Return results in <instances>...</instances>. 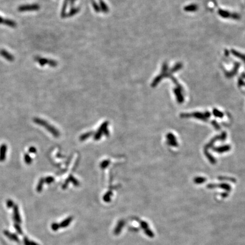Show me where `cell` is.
I'll use <instances>...</instances> for the list:
<instances>
[{
    "instance_id": "cell-1",
    "label": "cell",
    "mask_w": 245,
    "mask_h": 245,
    "mask_svg": "<svg viewBox=\"0 0 245 245\" xmlns=\"http://www.w3.org/2000/svg\"><path fill=\"white\" fill-rule=\"evenodd\" d=\"M39 9V6L37 4H33V5H21L19 6L18 11H35L38 10Z\"/></svg>"
},
{
    "instance_id": "cell-2",
    "label": "cell",
    "mask_w": 245,
    "mask_h": 245,
    "mask_svg": "<svg viewBox=\"0 0 245 245\" xmlns=\"http://www.w3.org/2000/svg\"><path fill=\"white\" fill-rule=\"evenodd\" d=\"M0 55L9 61H13L14 60V56L11 53H10L9 52L6 51L5 49H1L0 51Z\"/></svg>"
},
{
    "instance_id": "cell-3",
    "label": "cell",
    "mask_w": 245,
    "mask_h": 245,
    "mask_svg": "<svg viewBox=\"0 0 245 245\" xmlns=\"http://www.w3.org/2000/svg\"><path fill=\"white\" fill-rule=\"evenodd\" d=\"M7 151V147L6 145H2L0 148V161H3L5 160L6 153Z\"/></svg>"
},
{
    "instance_id": "cell-4",
    "label": "cell",
    "mask_w": 245,
    "mask_h": 245,
    "mask_svg": "<svg viewBox=\"0 0 245 245\" xmlns=\"http://www.w3.org/2000/svg\"><path fill=\"white\" fill-rule=\"evenodd\" d=\"M14 218L16 221L17 222H21V217H20L19 215L18 208V206L17 205L14 206Z\"/></svg>"
},
{
    "instance_id": "cell-5",
    "label": "cell",
    "mask_w": 245,
    "mask_h": 245,
    "mask_svg": "<svg viewBox=\"0 0 245 245\" xmlns=\"http://www.w3.org/2000/svg\"><path fill=\"white\" fill-rule=\"evenodd\" d=\"M4 234H5L6 235V236L8 238H9L10 239V240L15 241H17V242L19 241V239H18V238L17 237V236H16V235L11 234V233H9V232H7V231H5V232H4Z\"/></svg>"
},
{
    "instance_id": "cell-6",
    "label": "cell",
    "mask_w": 245,
    "mask_h": 245,
    "mask_svg": "<svg viewBox=\"0 0 245 245\" xmlns=\"http://www.w3.org/2000/svg\"><path fill=\"white\" fill-rule=\"evenodd\" d=\"M124 222L123 221H120L119 223H118V225L116 226L115 229L114 230V233H115V234L116 235L119 234L121 232V230L122 229V227L124 226Z\"/></svg>"
},
{
    "instance_id": "cell-7",
    "label": "cell",
    "mask_w": 245,
    "mask_h": 245,
    "mask_svg": "<svg viewBox=\"0 0 245 245\" xmlns=\"http://www.w3.org/2000/svg\"><path fill=\"white\" fill-rule=\"evenodd\" d=\"M3 24L4 25H6V26H10V27H13V28L16 27V26H17V24H16V23L14 21H12V20H10V19H5V21H4Z\"/></svg>"
},
{
    "instance_id": "cell-8",
    "label": "cell",
    "mask_w": 245,
    "mask_h": 245,
    "mask_svg": "<svg viewBox=\"0 0 245 245\" xmlns=\"http://www.w3.org/2000/svg\"><path fill=\"white\" fill-rule=\"evenodd\" d=\"M72 217H69L66 219L65 220H64V221L62 222L61 224H60V226L61 227V228H65L67 226L69 225L70 224V223L72 221Z\"/></svg>"
},
{
    "instance_id": "cell-9",
    "label": "cell",
    "mask_w": 245,
    "mask_h": 245,
    "mask_svg": "<svg viewBox=\"0 0 245 245\" xmlns=\"http://www.w3.org/2000/svg\"><path fill=\"white\" fill-rule=\"evenodd\" d=\"M197 9H198V7H197V6L194 5H189V6H187L184 7V10H185L186 11H195L196 10H197Z\"/></svg>"
},
{
    "instance_id": "cell-10",
    "label": "cell",
    "mask_w": 245,
    "mask_h": 245,
    "mask_svg": "<svg viewBox=\"0 0 245 245\" xmlns=\"http://www.w3.org/2000/svg\"><path fill=\"white\" fill-rule=\"evenodd\" d=\"M51 227H52V229L53 231L57 230L60 228V224H57V223H53V224H52Z\"/></svg>"
},
{
    "instance_id": "cell-11",
    "label": "cell",
    "mask_w": 245,
    "mask_h": 245,
    "mask_svg": "<svg viewBox=\"0 0 245 245\" xmlns=\"http://www.w3.org/2000/svg\"><path fill=\"white\" fill-rule=\"evenodd\" d=\"M219 13H220V14L221 15V17H225V18L229 17V13L228 12H227V11H223V10H220L219 11Z\"/></svg>"
},
{
    "instance_id": "cell-12",
    "label": "cell",
    "mask_w": 245,
    "mask_h": 245,
    "mask_svg": "<svg viewBox=\"0 0 245 245\" xmlns=\"http://www.w3.org/2000/svg\"><path fill=\"white\" fill-rule=\"evenodd\" d=\"M15 229L17 230V232L19 234H22V229H21V228H20V226L18 225H15Z\"/></svg>"
},
{
    "instance_id": "cell-13",
    "label": "cell",
    "mask_w": 245,
    "mask_h": 245,
    "mask_svg": "<svg viewBox=\"0 0 245 245\" xmlns=\"http://www.w3.org/2000/svg\"><path fill=\"white\" fill-rule=\"evenodd\" d=\"M14 205V203H13V202H12L11 200H9L7 202V207H9V208H11L12 207V206H13Z\"/></svg>"
},
{
    "instance_id": "cell-14",
    "label": "cell",
    "mask_w": 245,
    "mask_h": 245,
    "mask_svg": "<svg viewBox=\"0 0 245 245\" xmlns=\"http://www.w3.org/2000/svg\"><path fill=\"white\" fill-rule=\"evenodd\" d=\"M25 161L26 162V163H29L30 161V158H29V157L28 156H25Z\"/></svg>"
},
{
    "instance_id": "cell-15",
    "label": "cell",
    "mask_w": 245,
    "mask_h": 245,
    "mask_svg": "<svg viewBox=\"0 0 245 245\" xmlns=\"http://www.w3.org/2000/svg\"><path fill=\"white\" fill-rule=\"evenodd\" d=\"M24 241H25V245H30V241H29V240H27V238H25V240H24Z\"/></svg>"
},
{
    "instance_id": "cell-16",
    "label": "cell",
    "mask_w": 245,
    "mask_h": 245,
    "mask_svg": "<svg viewBox=\"0 0 245 245\" xmlns=\"http://www.w3.org/2000/svg\"><path fill=\"white\" fill-rule=\"evenodd\" d=\"M4 21H5V19H4L2 17H0V24L3 23Z\"/></svg>"
},
{
    "instance_id": "cell-17",
    "label": "cell",
    "mask_w": 245,
    "mask_h": 245,
    "mask_svg": "<svg viewBox=\"0 0 245 245\" xmlns=\"http://www.w3.org/2000/svg\"><path fill=\"white\" fill-rule=\"evenodd\" d=\"M30 245H39L34 242H30Z\"/></svg>"
}]
</instances>
